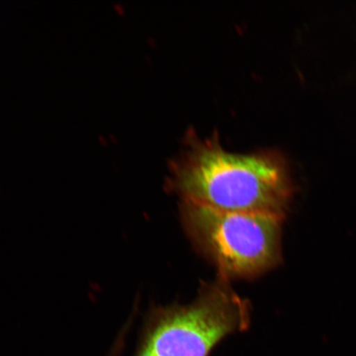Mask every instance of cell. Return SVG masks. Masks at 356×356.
<instances>
[{"instance_id":"6da1fadb","label":"cell","mask_w":356,"mask_h":356,"mask_svg":"<svg viewBox=\"0 0 356 356\" xmlns=\"http://www.w3.org/2000/svg\"><path fill=\"white\" fill-rule=\"evenodd\" d=\"M168 186L185 202L213 210L284 218L293 185L286 159L277 151L228 152L218 138H190L172 163Z\"/></svg>"},{"instance_id":"7a4b0ae2","label":"cell","mask_w":356,"mask_h":356,"mask_svg":"<svg viewBox=\"0 0 356 356\" xmlns=\"http://www.w3.org/2000/svg\"><path fill=\"white\" fill-rule=\"evenodd\" d=\"M250 317V304L220 277L189 305L151 311L133 356H210L226 337L246 330Z\"/></svg>"},{"instance_id":"3957f363","label":"cell","mask_w":356,"mask_h":356,"mask_svg":"<svg viewBox=\"0 0 356 356\" xmlns=\"http://www.w3.org/2000/svg\"><path fill=\"white\" fill-rule=\"evenodd\" d=\"M181 217L191 242L221 277H255L282 262L283 218L220 211L185 202Z\"/></svg>"},{"instance_id":"277c9868","label":"cell","mask_w":356,"mask_h":356,"mask_svg":"<svg viewBox=\"0 0 356 356\" xmlns=\"http://www.w3.org/2000/svg\"><path fill=\"white\" fill-rule=\"evenodd\" d=\"M126 331H122L121 335L115 341L113 349L111 350L109 354L106 356H121L124 346V337H126Z\"/></svg>"}]
</instances>
